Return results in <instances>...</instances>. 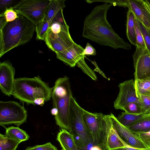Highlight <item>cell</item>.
<instances>
[{"instance_id": "1", "label": "cell", "mask_w": 150, "mask_h": 150, "mask_svg": "<svg viewBox=\"0 0 150 150\" xmlns=\"http://www.w3.org/2000/svg\"><path fill=\"white\" fill-rule=\"evenodd\" d=\"M112 5V3H104L94 7L84 21L82 36L115 49L130 50L131 45L114 31L107 19L108 11Z\"/></svg>"}, {"instance_id": "2", "label": "cell", "mask_w": 150, "mask_h": 150, "mask_svg": "<svg viewBox=\"0 0 150 150\" xmlns=\"http://www.w3.org/2000/svg\"><path fill=\"white\" fill-rule=\"evenodd\" d=\"M35 28L33 23L19 14L15 21L8 22L0 29V57L13 48L30 41Z\"/></svg>"}, {"instance_id": "3", "label": "cell", "mask_w": 150, "mask_h": 150, "mask_svg": "<svg viewBox=\"0 0 150 150\" xmlns=\"http://www.w3.org/2000/svg\"><path fill=\"white\" fill-rule=\"evenodd\" d=\"M52 88L42 81L39 76L33 78L21 77L15 79L12 95L27 104L35 105L36 98H42L45 102L52 98Z\"/></svg>"}, {"instance_id": "4", "label": "cell", "mask_w": 150, "mask_h": 150, "mask_svg": "<svg viewBox=\"0 0 150 150\" xmlns=\"http://www.w3.org/2000/svg\"><path fill=\"white\" fill-rule=\"evenodd\" d=\"M83 117L85 125L93 138L94 146L102 150H105L108 136L112 126L110 115L91 113L84 110Z\"/></svg>"}, {"instance_id": "5", "label": "cell", "mask_w": 150, "mask_h": 150, "mask_svg": "<svg viewBox=\"0 0 150 150\" xmlns=\"http://www.w3.org/2000/svg\"><path fill=\"white\" fill-rule=\"evenodd\" d=\"M84 110L72 96L70 103L71 127L69 132L73 135L79 150H86L90 144L94 145L93 138L83 120Z\"/></svg>"}, {"instance_id": "6", "label": "cell", "mask_w": 150, "mask_h": 150, "mask_svg": "<svg viewBox=\"0 0 150 150\" xmlns=\"http://www.w3.org/2000/svg\"><path fill=\"white\" fill-rule=\"evenodd\" d=\"M27 112L23 105L14 101H0V125L13 124L18 127L25 122Z\"/></svg>"}, {"instance_id": "7", "label": "cell", "mask_w": 150, "mask_h": 150, "mask_svg": "<svg viewBox=\"0 0 150 150\" xmlns=\"http://www.w3.org/2000/svg\"><path fill=\"white\" fill-rule=\"evenodd\" d=\"M50 0H22L15 5V11L36 26L43 20Z\"/></svg>"}, {"instance_id": "8", "label": "cell", "mask_w": 150, "mask_h": 150, "mask_svg": "<svg viewBox=\"0 0 150 150\" xmlns=\"http://www.w3.org/2000/svg\"><path fill=\"white\" fill-rule=\"evenodd\" d=\"M72 96V92L62 96L52 93L53 108H56L58 110L57 114L54 116L56 123L61 129L68 131H70L71 127L70 103Z\"/></svg>"}, {"instance_id": "9", "label": "cell", "mask_w": 150, "mask_h": 150, "mask_svg": "<svg viewBox=\"0 0 150 150\" xmlns=\"http://www.w3.org/2000/svg\"><path fill=\"white\" fill-rule=\"evenodd\" d=\"M44 41L48 47L55 53L67 49L75 42L70 35L68 24L58 33H52L48 29Z\"/></svg>"}, {"instance_id": "10", "label": "cell", "mask_w": 150, "mask_h": 150, "mask_svg": "<svg viewBox=\"0 0 150 150\" xmlns=\"http://www.w3.org/2000/svg\"><path fill=\"white\" fill-rule=\"evenodd\" d=\"M118 87L119 93L114 102V106L115 109L123 110L128 104L133 102L140 105L137 96L134 80L132 79L126 80L119 83Z\"/></svg>"}, {"instance_id": "11", "label": "cell", "mask_w": 150, "mask_h": 150, "mask_svg": "<svg viewBox=\"0 0 150 150\" xmlns=\"http://www.w3.org/2000/svg\"><path fill=\"white\" fill-rule=\"evenodd\" d=\"M134 80L150 77V53L146 48L136 47L133 55Z\"/></svg>"}, {"instance_id": "12", "label": "cell", "mask_w": 150, "mask_h": 150, "mask_svg": "<svg viewBox=\"0 0 150 150\" xmlns=\"http://www.w3.org/2000/svg\"><path fill=\"white\" fill-rule=\"evenodd\" d=\"M112 126L117 134L126 146L136 149H144L146 147L141 140L127 127L118 121L114 115L110 113Z\"/></svg>"}, {"instance_id": "13", "label": "cell", "mask_w": 150, "mask_h": 150, "mask_svg": "<svg viewBox=\"0 0 150 150\" xmlns=\"http://www.w3.org/2000/svg\"><path fill=\"white\" fill-rule=\"evenodd\" d=\"M15 69L9 60L0 63V88L3 93L12 95L15 79Z\"/></svg>"}, {"instance_id": "14", "label": "cell", "mask_w": 150, "mask_h": 150, "mask_svg": "<svg viewBox=\"0 0 150 150\" xmlns=\"http://www.w3.org/2000/svg\"><path fill=\"white\" fill-rule=\"evenodd\" d=\"M84 50L81 46L74 42L67 49L55 53L57 58L70 67H74L85 56L82 54Z\"/></svg>"}, {"instance_id": "15", "label": "cell", "mask_w": 150, "mask_h": 150, "mask_svg": "<svg viewBox=\"0 0 150 150\" xmlns=\"http://www.w3.org/2000/svg\"><path fill=\"white\" fill-rule=\"evenodd\" d=\"M128 9L135 17L145 27L150 28V12L145 6L143 0H127Z\"/></svg>"}, {"instance_id": "16", "label": "cell", "mask_w": 150, "mask_h": 150, "mask_svg": "<svg viewBox=\"0 0 150 150\" xmlns=\"http://www.w3.org/2000/svg\"><path fill=\"white\" fill-rule=\"evenodd\" d=\"M65 0H50L45 11L43 20L50 23L57 21L63 16V10L65 7Z\"/></svg>"}, {"instance_id": "17", "label": "cell", "mask_w": 150, "mask_h": 150, "mask_svg": "<svg viewBox=\"0 0 150 150\" xmlns=\"http://www.w3.org/2000/svg\"><path fill=\"white\" fill-rule=\"evenodd\" d=\"M57 139L64 150H79L73 135L66 129H61Z\"/></svg>"}, {"instance_id": "18", "label": "cell", "mask_w": 150, "mask_h": 150, "mask_svg": "<svg viewBox=\"0 0 150 150\" xmlns=\"http://www.w3.org/2000/svg\"><path fill=\"white\" fill-rule=\"evenodd\" d=\"M135 17L132 11L130 9L127 14L126 22V35L131 43L136 46L137 40L135 28Z\"/></svg>"}, {"instance_id": "19", "label": "cell", "mask_w": 150, "mask_h": 150, "mask_svg": "<svg viewBox=\"0 0 150 150\" xmlns=\"http://www.w3.org/2000/svg\"><path fill=\"white\" fill-rule=\"evenodd\" d=\"M126 146V145L120 138L112 126L108 136L106 150H111L125 147Z\"/></svg>"}, {"instance_id": "20", "label": "cell", "mask_w": 150, "mask_h": 150, "mask_svg": "<svg viewBox=\"0 0 150 150\" xmlns=\"http://www.w3.org/2000/svg\"><path fill=\"white\" fill-rule=\"evenodd\" d=\"M5 135L8 137L21 142L29 139V136L19 127L11 126L6 128Z\"/></svg>"}, {"instance_id": "21", "label": "cell", "mask_w": 150, "mask_h": 150, "mask_svg": "<svg viewBox=\"0 0 150 150\" xmlns=\"http://www.w3.org/2000/svg\"><path fill=\"white\" fill-rule=\"evenodd\" d=\"M134 133L144 132L150 130V115L133 122L127 127Z\"/></svg>"}, {"instance_id": "22", "label": "cell", "mask_w": 150, "mask_h": 150, "mask_svg": "<svg viewBox=\"0 0 150 150\" xmlns=\"http://www.w3.org/2000/svg\"><path fill=\"white\" fill-rule=\"evenodd\" d=\"M134 81L137 97L139 96L150 97V77Z\"/></svg>"}, {"instance_id": "23", "label": "cell", "mask_w": 150, "mask_h": 150, "mask_svg": "<svg viewBox=\"0 0 150 150\" xmlns=\"http://www.w3.org/2000/svg\"><path fill=\"white\" fill-rule=\"evenodd\" d=\"M147 116L142 113L132 114L125 111L122 112L117 119L122 125L127 127L133 122Z\"/></svg>"}, {"instance_id": "24", "label": "cell", "mask_w": 150, "mask_h": 150, "mask_svg": "<svg viewBox=\"0 0 150 150\" xmlns=\"http://www.w3.org/2000/svg\"><path fill=\"white\" fill-rule=\"evenodd\" d=\"M20 142L0 134V150H16Z\"/></svg>"}, {"instance_id": "25", "label": "cell", "mask_w": 150, "mask_h": 150, "mask_svg": "<svg viewBox=\"0 0 150 150\" xmlns=\"http://www.w3.org/2000/svg\"><path fill=\"white\" fill-rule=\"evenodd\" d=\"M50 25V24L47 21L43 20L35 26L36 39L45 40V37Z\"/></svg>"}, {"instance_id": "26", "label": "cell", "mask_w": 150, "mask_h": 150, "mask_svg": "<svg viewBox=\"0 0 150 150\" xmlns=\"http://www.w3.org/2000/svg\"><path fill=\"white\" fill-rule=\"evenodd\" d=\"M135 19L142 34L146 48L150 53V28L145 27L135 17Z\"/></svg>"}, {"instance_id": "27", "label": "cell", "mask_w": 150, "mask_h": 150, "mask_svg": "<svg viewBox=\"0 0 150 150\" xmlns=\"http://www.w3.org/2000/svg\"><path fill=\"white\" fill-rule=\"evenodd\" d=\"M139 99L141 113L145 115H150V97L139 96Z\"/></svg>"}, {"instance_id": "28", "label": "cell", "mask_w": 150, "mask_h": 150, "mask_svg": "<svg viewBox=\"0 0 150 150\" xmlns=\"http://www.w3.org/2000/svg\"><path fill=\"white\" fill-rule=\"evenodd\" d=\"M0 15L4 16L7 22H12L18 17V13L15 11L13 6L6 8Z\"/></svg>"}, {"instance_id": "29", "label": "cell", "mask_w": 150, "mask_h": 150, "mask_svg": "<svg viewBox=\"0 0 150 150\" xmlns=\"http://www.w3.org/2000/svg\"><path fill=\"white\" fill-rule=\"evenodd\" d=\"M135 28L137 40L136 47L146 48L142 34L135 18Z\"/></svg>"}, {"instance_id": "30", "label": "cell", "mask_w": 150, "mask_h": 150, "mask_svg": "<svg viewBox=\"0 0 150 150\" xmlns=\"http://www.w3.org/2000/svg\"><path fill=\"white\" fill-rule=\"evenodd\" d=\"M86 1L89 3H92L97 2H102L104 3H112L113 6H122L125 7H128L127 0H87Z\"/></svg>"}, {"instance_id": "31", "label": "cell", "mask_w": 150, "mask_h": 150, "mask_svg": "<svg viewBox=\"0 0 150 150\" xmlns=\"http://www.w3.org/2000/svg\"><path fill=\"white\" fill-rule=\"evenodd\" d=\"M123 111L132 114H141V110L140 105L135 102L130 103L124 108Z\"/></svg>"}, {"instance_id": "32", "label": "cell", "mask_w": 150, "mask_h": 150, "mask_svg": "<svg viewBox=\"0 0 150 150\" xmlns=\"http://www.w3.org/2000/svg\"><path fill=\"white\" fill-rule=\"evenodd\" d=\"M25 150H58L57 148L50 142L27 147Z\"/></svg>"}, {"instance_id": "33", "label": "cell", "mask_w": 150, "mask_h": 150, "mask_svg": "<svg viewBox=\"0 0 150 150\" xmlns=\"http://www.w3.org/2000/svg\"><path fill=\"white\" fill-rule=\"evenodd\" d=\"M146 148H150V130L144 132L134 133Z\"/></svg>"}, {"instance_id": "34", "label": "cell", "mask_w": 150, "mask_h": 150, "mask_svg": "<svg viewBox=\"0 0 150 150\" xmlns=\"http://www.w3.org/2000/svg\"><path fill=\"white\" fill-rule=\"evenodd\" d=\"M82 54L84 56L85 55L94 56L96 54V51L95 49L88 42H87Z\"/></svg>"}, {"instance_id": "35", "label": "cell", "mask_w": 150, "mask_h": 150, "mask_svg": "<svg viewBox=\"0 0 150 150\" xmlns=\"http://www.w3.org/2000/svg\"><path fill=\"white\" fill-rule=\"evenodd\" d=\"M14 1L13 0H0V10H3L4 11L6 8L11 7V6L13 4Z\"/></svg>"}, {"instance_id": "36", "label": "cell", "mask_w": 150, "mask_h": 150, "mask_svg": "<svg viewBox=\"0 0 150 150\" xmlns=\"http://www.w3.org/2000/svg\"><path fill=\"white\" fill-rule=\"evenodd\" d=\"M45 102V99L42 98H38L36 99L34 101V104L40 106H43Z\"/></svg>"}, {"instance_id": "37", "label": "cell", "mask_w": 150, "mask_h": 150, "mask_svg": "<svg viewBox=\"0 0 150 150\" xmlns=\"http://www.w3.org/2000/svg\"><path fill=\"white\" fill-rule=\"evenodd\" d=\"M126 147L129 150H150V148H146L144 149H136L127 146H126Z\"/></svg>"}, {"instance_id": "38", "label": "cell", "mask_w": 150, "mask_h": 150, "mask_svg": "<svg viewBox=\"0 0 150 150\" xmlns=\"http://www.w3.org/2000/svg\"><path fill=\"white\" fill-rule=\"evenodd\" d=\"M51 113L52 115L55 116L58 114V109L56 108H53L51 110Z\"/></svg>"}, {"instance_id": "39", "label": "cell", "mask_w": 150, "mask_h": 150, "mask_svg": "<svg viewBox=\"0 0 150 150\" xmlns=\"http://www.w3.org/2000/svg\"><path fill=\"white\" fill-rule=\"evenodd\" d=\"M144 2V4L148 9L149 10V11L150 12V4H149V3L148 2L147 0H143Z\"/></svg>"}, {"instance_id": "40", "label": "cell", "mask_w": 150, "mask_h": 150, "mask_svg": "<svg viewBox=\"0 0 150 150\" xmlns=\"http://www.w3.org/2000/svg\"><path fill=\"white\" fill-rule=\"evenodd\" d=\"M90 150H102L99 147L96 146H93L91 149Z\"/></svg>"}, {"instance_id": "41", "label": "cell", "mask_w": 150, "mask_h": 150, "mask_svg": "<svg viewBox=\"0 0 150 150\" xmlns=\"http://www.w3.org/2000/svg\"><path fill=\"white\" fill-rule=\"evenodd\" d=\"M111 150H129L126 147H122L121 148H118L115 149H112Z\"/></svg>"}, {"instance_id": "42", "label": "cell", "mask_w": 150, "mask_h": 150, "mask_svg": "<svg viewBox=\"0 0 150 150\" xmlns=\"http://www.w3.org/2000/svg\"><path fill=\"white\" fill-rule=\"evenodd\" d=\"M148 2L149 3V4H150V0H147Z\"/></svg>"}, {"instance_id": "43", "label": "cell", "mask_w": 150, "mask_h": 150, "mask_svg": "<svg viewBox=\"0 0 150 150\" xmlns=\"http://www.w3.org/2000/svg\"><path fill=\"white\" fill-rule=\"evenodd\" d=\"M61 150H64L62 149Z\"/></svg>"}]
</instances>
